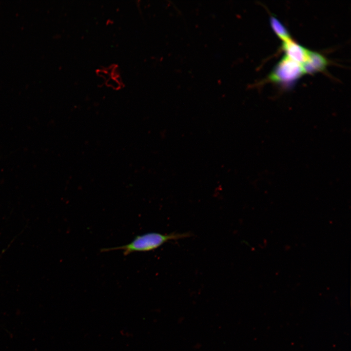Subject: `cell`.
I'll list each match as a JSON object with an SVG mask.
<instances>
[{
  "instance_id": "obj_3",
  "label": "cell",
  "mask_w": 351,
  "mask_h": 351,
  "mask_svg": "<svg viewBox=\"0 0 351 351\" xmlns=\"http://www.w3.org/2000/svg\"><path fill=\"white\" fill-rule=\"evenodd\" d=\"M282 48L285 56L301 64L304 63L308 58L310 50L292 39L283 41Z\"/></svg>"
},
{
  "instance_id": "obj_5",
  "label": "cell",
  "mask_w": 351,
  "mask_h": 351,
  "mask_svg": "<svg viewBox=\"0 0 351 351\" xmlns=\"http://www.w3.org/2000/svg\"><path fill=\"white\" fill-rule=\"evenodd\" d=\"M270 20V24L273 32L283 42L292 39L287 28L276 18L271 16Z\"/></svg>"
},
{
  "instance_id": "obj_4",
  "label": "cell",
  "mask_w": 351,
  "mask_h": 351,
  "mask_svg": "<svg viewBox=\"0 0 351 351\" xmlns=\"http://www.w3.org/2000/svg\"><path fill=\"white\" fill-rule=\"evenodd\" d=\"M328 64V60L323 55L316 52L310 51L307 60L302 65L305 74H312L324 71Z\"/></svg>"
},
{
  "instance_id": "obj_2",
  "label": "cell",
  "mask_w": 351,
  "mask_h": 351,
  "mask_svg": "<svg viewBox=\"0 0 351 351\" xmlns=\"http://www.w3.org/2000/svg\"><path fill=\"white\" fill-rule=\"evenodd\" d=\"M305 74L302 65L284 56L274 67L269 79L280 84L292 83Z\"/></svg>"
},
{
  "instance_id": "obj_1",
  "label": "cell",
  "mask_w": 351,
  "mask_h": 351,
  "mask_svg": "<svg viewBox=\"0 0 351 351\" xmlns=\"http://www.w3.org/2000/svg\"><path fill=\"white\" fill-rule=\"evenodd\" d=\"M192 235L190 233L162 234L158 233H148L139 235L129 243L118 247L103 248L100 251L105 252L114 250H121L124 255L135 252H148L156 249L170 240H178Z\"/></svg>"
}]
</instances>
